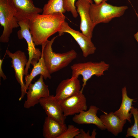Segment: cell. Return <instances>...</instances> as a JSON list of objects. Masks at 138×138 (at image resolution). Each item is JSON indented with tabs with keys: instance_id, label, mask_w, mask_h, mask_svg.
Wrapping results in <instances>:
<instances>
[{
	"instance_id": "obj_9",
	"label": "cell",
	"mask_w": 138,
	"mask_h": 138,
	"mask_svg": "<svg viewBox=\"0 0 138 138\" xmlns=\"http://www.w3.org/2000/svg\"><path fill=\"white\" fill-rule=\"evenodd\" d=\"M58 32L59 36H61L64 33L70 34L79 45L84 57H87L95 53L96 48L92 42L91 39L85 35L82 32L72 28L65 21L63 24L60 30Z\"/></svg>"
},
{
	"instance_id": "obj_4",
	"label": "cell",
	"mask_w": 138,
	"mask_h": 138,
	"mask_svg": "<svg viewBox=\"0 0 138 138\" xmlns=\"http://www.w3.org/2000/svg\"><path fill=\"white\" fill-rule=\"evenodd\" d=\"M128 8L127 6H114L105 2L98 4H90L89 12L95 26L100 23H108L114 18L120 17Z\"/></svg>"
},
{
	"instance_id": "obj_13",
	"label": "cell",
	"mask_w": 138,
	"mask_h": 138,
	"mask_svg": "<svg viewBox=\"0 0 138 138\" xmlns=\"http://www.w3.org/2000/svg\"><path fill=\"white\" fill-rule=\"evenodd\" d=\"M39 103L44 110L47 116L65 123L66 117L64 115L59 102L53 95L41 98Z\"/></svg>"
},
{
	"instance_id": "obj_27",
	"label": "cell",
	"mask_w": 138,
	"mask_h": 138,
	"mask_svg": "<svg viewBox=\"0 0 138 138\" xmlns=\"http://www.w3.org/2000/svg\"><path fill=\"white\" fill-rule=\"evenodd\" d=\"M135 14L137 17V18H138V14L136 12V11H135ZM134 37L136 40V41L138 43V31L134 34Z\"/></svg>"
},
{
	"instance_id": "obj_8",
	"label": "cell",
	"mask_w": 138,
	"mask_h": 138,
	"mask_svg": "<svg viewBox=\"0 0 138 138\" xmlns=\"http://www.w3.org/2000/svg\"><path fill=\"white\" fill-rule=\"evenodd\" d=\"M43 76L40 75L39 78L33 83L29 85L26 93L27 99L24 104V107L29 109L39 103L40 99L47 97L50 95L48 86L44 82Z\"/></svg>"
},
{
	"instance_id": "obj_22",
	"label": "cell",
	"mask_w": 138,
	"mask_h": 138,
	"mask_svg": "<svg viewBox=\"0 0 138 138\" xmlns=\"http://www.w3.org/2000/svg\"><path fill=\"white\" fill-rule=\"evenodd\" d=\"M76 0H63V7L66 11L70 12L73 16L75 18H76L78 13L76 10L75 5ZM90 4L93 3L92 0H86Z\"/></svg>"
},
{
	"instance_id": "obj_19",
	"label": "cell",
	"mask_w": 138,
	"mask_h": 138,
	"mask_svg": "<svg viewBox=\"0 0 138 138\" xmlns=\"http://www.w3.org/2000/svg\"><path fill=\"white\" fill-rule=\"evenodd\" d=\"M121 91L122 99L121 105L119 109L114 113L121 120H126L131 123L132 114L130 110L135 99L131 98L128 96L125 86L122 88Z\"/></svg>"
},
{
	"instance_id": "obj_26",
	"label": "cell",
	"mask_w": 138,
	"mask_h": 138,
	"mask_svg": "<svg viewBox=\"0 0 138 138\" xmlns=\"http://www.w3.org/2000/svg\"><path fill=\"white\" fill-rule=\"evenodd\" d=\"M95 4H98L101 3L106 2L108 0H93Z\"/></svg>"
},
{
	"instance_id": "obj_14",
	"label": "cell",
	"mask_w": 138,
	"mask_h": 138,
	"mask_svg": "<svg viewBox=\"0 0 138 138\" xmlns=\"http://www.w3.org/2000/svg\"><path fill=\"white\" fill-rule=\"evenodd\" d=\"M99 109L94 105L90 106L87 110L83 111L79 113L74 115L72 121L78 124H93L95 125L99 129H106L100 118L97 114Z\"/></svg>"
},
{
	"instance_id": "obj_25",
	"label": "cell",
	"mask_w": 138,
	"mask_h": 138,
	"mask_svg": "<svg viewBox=\"0 0 138 138\" xmlns=\"http://www.w3.org/2000/svg\"><path fill=\"white\" fill-rule=\"evenodd\" d=\"M6 54L5 53V54L2 59H0V77H2L4 80L6 79L7 78L6 75L4 74L2 70V65L3 62Z\"/></svg>"
},
{
	"instance_id": "obj_10",
	"label": "cell",
	"mask_w": 138,
	"mask_h": 138,
	"mask_svg": "<svg viewBox=\"0 0 138 138\" xmlns=\"http://www.w3.org/2000/svg\"><path fill=\"white\" fill-rule=\"evenodd\" d=\"M64 115L66 117L87 110L86 98L81 91L59 102Z\"/></svg>"
},
{
	"instance_id": "obj_15",
	"label": "cell",
	"mask_w": 138,
	"mask_h": 138,
	"mask_svg": "<svg viewBox=\"0 0 138 138\" xmlns=\"http://www.w3.org/2000/svg\"><path fill=\"white\" fill-rule=\"evenodd\" d=\"M16 13L30 19L43 9L36 7L32 0H10Z\"/></svg>"
},
{
	"instance_id": "obj_20",
	"label": "cell",
	"mask_w": 138,
	"mask_h": 138,
	"mask_svg": "<svg viewBox=\"0 0 138 138\" xmlns=\"http://www.w3.org/2000/svg\"><path fill=\"white\" fill-rule=\"evenodd\" d=\"M42 14H48L57 13H65L63 0H48L43 8Z\"/></svg>"
},
{
	"instance_id": "obj_17",
	"label": "cell",
	"mask_w": 138,
	"mask_h": 138,
	"mask_svg": "<svg viewBox=\"0 0 138 138\" xmlns=\"http://www.w3.org/2000/svg\"><path fill=\"white\" fill-rule=\"evenodd\" d=\"M99 118L108 131L116 136L122 131L126 122V120H121L113 112H104Z\"/></svg>"
},
{
	"instance_id": "obj_23",
	"label": "cell",
	"mask_w": 138,
	"mask_h": 138,
	"mask_svg": "<svg viewBox=\"0 0 138 138\" xmlns=\"http://www.w3.org/2000/svg\"><path fill=\"white\" fill-rule=\"evenodd\" d=\"M79 128L72 125H68L66 130L58 138H74L80 132Z\"/></svg>"
},
{
	"instance_id": "obj_3",
	"label": "cell",
	"mask_w": 138,
	"mask_h": 138,
	"mask_svg": "<svg viewBox=\"0 0 138 138\" xmlns=\"http://www.w3.org/2000/svg\"><path fill=\"white\" fill-rule=\"evenodd\" d=\"M15 16L20 27V29L17 33L18 38L19 39H24L28 45L29 57L25 70V74L26 75L28 74V70L30 68V65L33 66L38 62L41 57L42 52L35 47L29 29V19L16 13Z\"/></svg>"
},
{
	"instance_id": "obj_1",
	"label": "cell",
	"mask_w": 138,
	"mask_h": 138,
	"mask_svg": "<svg viewBox=\"0 0 138 138\" xmlns=\"http://www.w3.org/2000/svg\"><path fill=\"white\" fill-rule=\"evenodd\" d=\"M65 17L63 13L35 15L30 20L29 29L35 45H42L51 36L59 31Z\"/></svg>"
},
{
	"instance_id": "obj_7",
	"label": "cell",
	"mask_w": 138,
	"mask_h": 138,
	"mask_svg": "<svg viewBox=\"0 0 138 138\" xmlns=\"http://www.w3.org/2000/svg\"><path fill=\"white\" fill-rule=\"evenodd\" d=\"M5 53L12 59L11 66L14 69L16 79L21 86V93L19 99L20 101L26 94L23 77L25 74V67L27 63L28 59L24 52L21 50L12 53L7 49Z\"/></svg>"
},
{
	"instance_id": "obj_5",
	"label": "cell",
	"mask_w": 138,
	"mask_h": 138,
	"mask_svg": "<svg viewBox=\"0 0 138 138\" xmlns=\"http://www.w3.org/2000/svg\"><path fill=\"white\" fill-rule=\"evenodd\" d=\"M109 65L104 61L99 62L89 61L75 63L71 66L72 70V77H83V83L80 91L83 92L87 81L93 76L99 77L104 75V72L108 70Z\"/></svg>"
},
{
	"instance_id": "obj_21",
	"label": "cell",
	"mask_w": 138,
	"mask_h": 138,
	"mask_svg": "<svg viewBox=\"0 0 138 138\" xmlns=\"http://www.w3.org/2000/svg\"><path fill=\"white\" fill-rule=\"evenodd\" d=\"M134 120L133 125L128 128L126 137L132 136L135 138H138V109L133 106L130 110Z\"/></svg>"
},
{
	"instance_id": "obj_12",
	"label": "cell",
	"mask_w": 138,
	"mask_h": 138,
	"mask_svg": "<svg viewBox=\"0 0 138 138\" xmlns=\"http://www.w3.org/2000/svg\"><path fill=\"white\" fill-rule=\"evenodd\" d=\"M78 78L71 77L62 80L58 85L54 97L59 102L69 97L79 93L81 89Z\"/></svg>"
},
{
	"instance_id": "obj_2",
	"label": "cell",
	"mask_w": 138,
	"mask_h": 138,
	"mask_svg": "<svg viewBox=\"0 0 138 138\" xmlns=\"http://www.w3.org/2000/svg\"><path fill=\"white\" fill-rule=\"evenodd\" d=\"M57 36L53 37L42 45V51L48 69L51 74L67 66L77 56L73 49L63 53H56L53 51L52 46Z\"/></svg>"
},
{
	"instance_id": "obj_16",
	"label": "cell",
	"mask_w": 138,
	"mask_h": 138,
	"mask_svg": "<svg viewBox=\"0 0 138 138\" xmlns=\"http://www.w3.org/2000/svg\"><path fill=\"white\" fill-rule=\"evenodd\" d=\"M67 128L65 123L47 116L43 125V135L45 138H58Z\"/></svg>"
},
{
	"instance_id": "obj_24",
	"label": "cell",
	"mask_w": 138,
	"mask_h": 138,
	"mask_svg": "<svg viewBox=\"0 0 138 138\" xmlns=\"http://www.w3.org/2000/svg\"><path fill=\"white\" fill-rule=\"evenodd\" d=\"M96 130L94 129L93 130L91 135H90L89 131H88L86 132L83 129L80 130V132L76 136L75 138H95L97 133L96 132Z\"/></svg>"
},
{
	"instance_id": "obj_18",
	"label": "cell",
	"mask_w": 138,
	"mask_h": 138,
	"mask_svg": "<svg viewBox=\"0 0 138 138\" xmlns=\"http://www.w3.org/2000/svg\"><path fill=\"white\" fill-rule=\"evenodd\" d=\"M42 75L43 78L45 80L47 78L51 79V76L46 66L44 60L43 52L42 51L41 57L38 62L34 66L29 74L25 75V91L27 93V90L29 85L31 83L33 79L37 75Z\"/></svg>"
},
{
	"instance_id": "obj_11",
	"label": "cell",
	"mask_w": 138,
	"mask_h": 138,
	"mask_svg": "<svg viewBox=\"0 0 138 138\" xmlns=\"http://www.w3.org/2000/svg\"><path fill=\"white\" fill-rule=\"evenodd\" d=\"M75 5L77 7L76 10L80 17V29L85 35L91 39L95 26L90 15V4L86 0H78Z\"/></svg>"
},
{
	"instance_id": "obj_6",
	"label": "cell",
	"mask_w": 138,
	"mask_h": 138,
	"mask_svg": "<svg viewBox=\"0 0 138 138\" xmlns=\"http://www.w3.org/2000/svg\"><path fill=\"white\" fill-rule=\"evenodd\" d=\"M16 13L10 0H0V24L3 27L1 42H8L13 29L19 26Z\"/></svg>"
}]
</instances>
